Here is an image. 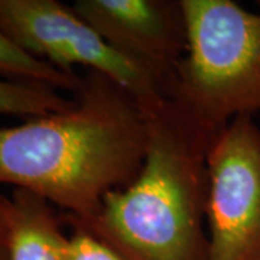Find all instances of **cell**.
Wrapping results in <instances>:
<instances>
[{"mask_svg": "<svg viewBox=\"0 0 260 260\" xmlns=\"http://www.w3.org/2000/svg\"><path fill=\"white\" fill-rule=\"evenodd\" d=\"M68 110L0 127V184L44 198L88 221L106 195L139 175L148 123L139 100L110 77L87 71Z\"/></svg>", "mask_w": 260, "mask_h": 260, "instance_id": "6da1fadb", "label": "cell"}, {"mask_svg": "<svg viewBox=\"0 0 260 260\" xmlns=\"http://www.w3.org/2000/svg\"><path fill=\"white\" fill-rule=\"evenodd\" d=\"M148 148L139 175L88 221L65 217L126 260H208V153L217 135L171 97L140 104Z\"/></svg>", "mask_w": 260, "mask_h": 260, "instance_id": "7a4b0ae2", "label": "cell"}, {"mask_svg": "<svg viewBox=\"0 0 260 260\" xmlns=\"http://www.w3.org/2000/svg\"><path fill=\"white\" fill-rule=\"evenodd\" d=\"M189 47L167 97L220 135L260 114V12L233 0H182Z\"/></svg>", "mask_w": 260, "mask_h": 260, "instance_id": "3957f363", "label": "cell"}, {"mask_svg": "<svg viewBox=\"0 0 260 260\" xmlns=\"http://www.w3.org/2000/svg\"><path fill=\"white\" fill-rule=\"evenodd\" d=\"M0 29L29 55L75 73V65L110 77L140 104L167 97L145 71L116 52L73 6L56 0H0Z\"/></svg>", "mask_w": 260, "mask_h": 260, "instance_id": "277c9868", "label": "cell"}, {"mask_svg": "<svg viewBox=\"0 0 260 260\" xmlns=\"http://www.w3.org/2000/svg\"><path fill=\"white\" fill-rule=\"evenodd\" d=\"M208 260H260V127L232 120L208 153Z\"/></svg>", "mask_w": 260, "mask_h": 260, "instance_id": "5b68a950", "label": "cell"}, {"mask_svg": "<svg viewBox=\"0 0 260 260\" xmlns=\"http://www.w3.org/2000/svg\"><path fill=\"white\" fill-rule=\"evenodd\" d=\"M73 9L168 95L189 47L182 0H77Z\"/></svg>", "mask_w": 260, "mask_h": 260, "instance_id": "8992f818", "label": "cell"}, {"mask_svg": "<svg viewBox=\"0 0 260 260\" xmlns=\"http://www.w3.org/2000/svg\"><path fill=\"white\" fill-rule=\"evenodd\" d=\"M10 260H65L68 236L62 214L44 198L13 189Z\"/></svg>", "mask_w": 260, "mask_h": 260, "instance_id": "52a82bcc", "label": "cell"}, {"mask_svg": "<svg viewBox=\"0 0 260 260\" xmlns=\"http://www.w3.org/2000/svg\"><path fill=\"white\" fill-rule=\"evenodd\" d=\"M0 77L19 81H34L51 85L56 90H70L75 93L81 77L77 73H65L54 65L29 55L18 47L0 29Z\"/></svg>", "mask_w": 260, "mask_h": 260, "instance_id": "ba28073f", "label": "cell"}, {"mask_svg": "<svg viewBox=\"0 0 260 260\" xmlns=\"http://www.w3.org/2000/svg\"><path fill=\"white\" fill-rule=\"evenodd\" d=\"M74 103V97L67 99L47 84L0 77V114L30 119L64 112L73 107Z\"/></svg>", "mask_w": 260, "mask_h": 260, "instance_id": "9c48e42d", "label": "cell"}, {"mask_svg": "<svg viewBox=\"0 0 260 260\" xmlns=\"http://www.w3.org/2000/svg\"><path fill=\"white\" fill-rule=\"evenodd\" d=\"M67 239L65 260H126L109 244L81 227H71Z\"/></svg>", "mask_w": 260, "mask_h": 260, "instance_id": "30bf717a", "label": "cell"}, {"mask_svg": "<svg viewBox=\"0 0 260 260\" xmlns=\"http://www.w3.org/2000/svg\"><path fill=\"white\" fill-rule=\"evenodd\" d=\"M12 224H13L12 197L0 192V260H10Z\"/></svg>", "mask_w": 260, "mask_h": 260, "instance_id": "8fae6325", "label": "cell"}]
</instances>
